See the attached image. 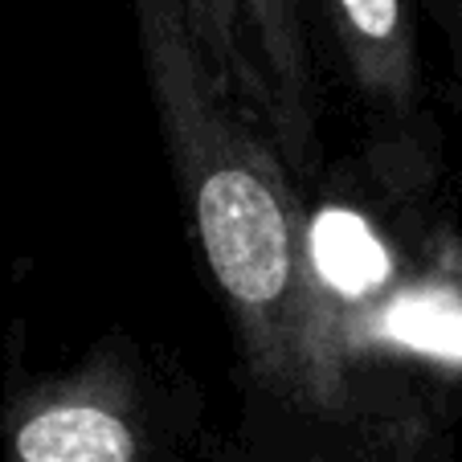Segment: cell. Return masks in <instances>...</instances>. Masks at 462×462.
Segmentation results:
<instances>
[{
	"label": "cell",
	"instance_id": "6da1fadb",
	"mask_svg": "<svg viewBox=\"0 0 462 462\" xmlns=\"http://www.w3.org/2000/svg\"><path fill=\"white\" fill-rule=\"evenodd\" d=\"M148 98L250 397L291 421L393 450L410 426L381 397L271 127L192 0H127Z\"/></svg>",
	"mask_w": 462,
	"mask_h": 462
},
{
	"label": "cell",
	"instance_id": "7a4b0ae2",
	"mask_svg": "<svg viewBox=\"0 0 462 462\" xmlns=\"http://www.w3.org/2000/svg\"><path fill=\"white\" fill-rule=\"evenodd\" d=\"M168 426L148 360L127 336L90 344L70 368L9 365L0 462H168Z\"/></svg>",
	"mask_w": 462,
	"mask_h": 462
},
{
	"label": "cell",
	"instance_id": "3957f363",
	"mask_svg": "<svg viewBox=\"0 0 462 462\" xmlns=\"http://www.w3.org/2000/svg\"><path fill=\"white\" fill-rule=\"evenodd\" d=\"M311 25H323L344 82L365 106L373 131L397 156H421L426 74L410 0H307Z\"/></svg>",
	"mask_w": 462,
	"mask_h": 462
},
{
	"label": "cell",
	"instance_id": "277c9868",
	"mask_svg": "<svg viewBox=\"0 0 462 462\" xmlns=\"http://www.w3.org/2000/svg\"><path fill=\"white\" fill-rule=\"evenodd\" d=\"M237 17L254 66L266 87V127L287 168L315 180L319 152V79H315L311 5L307 0H226Z\"/></svg>",
	"mask_w": 462,
	"mask_h": 462
},
{
	"label": "cell",
	"instance_id": "5b68a950",
	"mask_svg": "<svg viewBox=\"0 0 462 462\" xmlns=\"http://www.w3.org/2000/svg\"><path fill=\"white\" fill-rule=\"evenodd\" d=\"M389 450H376V446L352 442L344 434H328V430L307 426V454L303 462H381Z\"/></svg>",
	"mask_w": 462,
	"mask_h": 462
},
{
	"label": "cell",
	"instance_id": "8992f818",
	"mask_svg": "<svg viewBox=\"0 0 462 462\" xmlns=\"http://www.w3.org/2000/svg\"><path fill=\"white\" fill-rule=\"evenodd\" d=\"M434 25L442 29L446 50H450V70L462 87V0H426Z\"/></svg>",
	"mask_w": 462,
	"mask_h": 462
}]
</instances>
